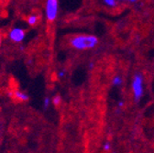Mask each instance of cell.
I'll return each mask as SVG.
<instances>
[{"label":"cell","instance_id":"cell-1","mask_svg":"<svg viewBox=\"0 0 154 153\" xmlns=\"http://www.w3.org/2000/svg\"><path fill=\"white\" fill-rule=\"evenodd\" d=\"M98 43V39L93 35H79L72 38L71 46L78 50H84L94 48Z\"/></svg>","mask_w":154,"mask_h":153},{"label":"cell","instance_id":"cell-2","mask_svg":"<svg viewBox=\"0 0 154 153\" xmlns=\"http://www.w3.org/2000/svg\"><path fill=\"white\" fill-rule=\"evenodd\" d=\"M143 83H144L143 77L140 73H136L134 75L131 87H132V91H133L134 99L136 102H139L143 95V92H144Z\"/></svg>","mask_w":154,"mask_h":153},{"label":"cell","instance_id":"cell-3","mask_svg":"<svg viewBox=\"0 0 154 153\" xmlns=\"http://www.w3.org/2000/svg\"><path fill=\"white\" fill-rule=\"evenodd\" d=\"M46 17L49 22H53L58 15V0H46Z\"/></svg>","mask_w":154,"mask_h":153},{"label":"cell","instance_id":"cell-4","mask_svg":"<svg viewBox=\"0 0 154 153\" xmlns=\"http://www.w3.org/2000/svg\"><path fill=\"white\" fill-rule=\"evenodd\" d=\"M9 40L15 43H20L24 41L25 37H26V31L18 27H15L13 29H11V30L9 31L8 34Z\"/></svg>","mask_w":154,"mask_h":153},{"label":"cell","instance_id":"cell-5","mask_svg":"<svg viewBox=\"0 0 154 153\" xmlns=\"http://www.w3.org/2000/svg\"><path fill=\"white\" fill-rule=\"evenodd\" d=\"M8 96L11 98H15L18 101H21V102H27L29 99V94L26 93L25 92L22 91H19V90H14V91H10L8 93Z\"/></svg>","mask_w":154,"mask_h":153},{"label":"cell","instance_id":"cell-6","mask_svg":"<svg viewBox=\"0 0 154 153\" xmlns=\"http://www.w3.org/2000/svg\"><path fill=\"white\" fill-rule=\"evenodd\" d=\"M38 17L36 15V14H32V15H29L28 17V20H27V22L29 26H34L37 24L38 22Z\"/></svg>","mask_w":154,"mask_h":153},{"label":"cell","instance_id":"cell-7","mask_svg":"<svg viewBox=\"0 0 154 153\" xmlns=\"http://www.w3.org/2000/svg\"><path fill=\"white\" fill-rule=\"evenodd\" d=\"M122 83H123V79L120 75H116L112 81V84L114 86H120L122 84Z\"/></svg>","mask_w":154,"mask_h":153},{"label":"cell","instance_id":"cell-8","mask_svg":"<svg viewBox=\"0 0 154 153\" xmlns=\"http://www.w3.org/2000/svg\"><path fill=\"white\" fill-rule=\"evenodd\" d=\"M103 1L109 8H115V7H117V5H118V3H117L118 0H103Z\"/></svg>","mask_w":154,"mask_h":153},{"label":"cell","instance_id":"cell-9","mask_svg":"<svg viewBox=\"0 0 154 153\" xmlns=\"http://www.w3.org/2000/svg\"><path fill=\"white\" fill-rule=\"evenodd\" d=\"M51 102H52V104L54 105V106H59V105H61V103H62V97L60 96V95H55V96L52 98V100H51Z\"/></svg>","mask_w":154,"mask_h":153},{"label":"cell","instance_id":"cell-10","mask_svg":"<svg viewBox=\"0 0 154 153\" xmlns=\"http://www.w3.org/2000/svg\"><path fill=\"white\" fill-rule=\"evenodd\" d=\"M51 103V98H50V97H45L44 100H43V107H44L45 109H47V108L50 106Z\"/></svg>","mask_w":154,"mask_h":153},{"label":"cell","instance_id":"cell-11","mask_svg":"<svg viewBox=\"0 0 154 153\" xmlns=\"http://www.w3.org/2000/svg\"><path fill=\"white\" fill-rule=\"evenodd\" d=\"M57 75H58V77H59V78H63L64 76L66 75V70H64V69L59 70L57 72Z\"/></svg>","mask_w":154,"mask_h":153},{"label":"cell","instance_id":"cell-12","mask_svg":"<svg viewBox=\"0 0 154 153\" xmlns=\"http://www.w3.org/2000/svg\"><path fill=\"white\" fill-rule=\"evenodd\" d=\"M103 148L106 151H109L111 149V143L110 142H105V144L103 145Z\"/></svg>","mask_w":154,"mask_h":153},{"label":"cell","instance_id":"cell-13","mask_svg":"<svg viewBox=\"0 0 154 153\" xmlns=\"http://www.w3.org/2000/svg\"><path fill=\"white\" fill-rule=\"evenodd\" d=\"M124 105H125V102H124L123 100H121V101H119V102H118V106H119V107H120V108H121V107H123V106H124Z\"/></svg>","mask_w":154,"mask_h":153},{"label":"cell","instance_id":"cell-14","mask_svg":"<svg viewBox=\"0 0 154 153\" xmlns=\"http://www.w3.org/2000/svg\"><path fill=\"white\" fill-rule=\"evenodd\" d=\"M94 63L93 62H91V63H89V69H90V70H92V69L94 68Z\"/></svg>","mask_w":154,"mask_h":153},{"label":"cell","instance_id":"cell-15","mask_svg":"<svg viewBox=\"0 0 154 153\" xmlns=\"http://www.w3.org/2000/svg\"><path fill=\"white\" fill-rule=\"evenodd\" d=\"M2 41H3V38H2L1 32H0V47H1V45H2Z\"/></svg>","mask_w":154,"mask_h":153},{"label":"cell","instance_id":"cell-16","mask_svg":"<svg viewBox=\"0 0 154 153\" xmlns=\"http://www.w3.org/2000/svg\"><path fill=\"white\" fill-rule=\"evenodd\" d=\"M128 1H130V2H135V1H137V0H128Z\"/></svg>","mask_w":154,"mask_h":153}]
</instances>
